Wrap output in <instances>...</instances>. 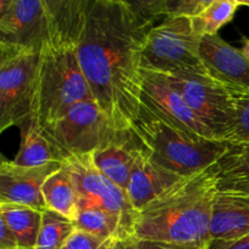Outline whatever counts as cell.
<instances>
[{
	"mask_svg": "<svg viewBox=\"0 0 249 249\" xmlns=\"http://www.w3.org/2000/svg\"><path fill=\"white\" fill-rule=\"evenodd\" d=\"M153 27L129 1L88 0L80 67L92 99L118 130L130 129L140 112L143 49Z\"/></svg>",
	"mask_w": 249,
	"mask_h": 249,
	"instance_id": "6da1fadb",
	"label": "cell"
},
{
	"mask_svg": "<svg viewBox=\"0 0 249 249\" xmlns=\"http://www.w3.org/2000/svg\"><path fill=\"white\" fill-rule=\"evenodd\" d=\"M201 36L189 17H165L148 33L142 55V70L162 74L207 73L199 56Z\"/></svg>",
	"mask_w": 249,
	"mask_h": 249,
	"instance_id": "8992f818",
	"label": "cell"
},
{
	"mask_svg": "<svg viewBox=\"0 0 249 249\" xmlns=\"http://www.w3.org/2000/svg\"><path fill=\"white\" fill-rule=\"evenodd\" d=\"M236 107L235 133L229 143H242L249 141V90L231 91Z\"/></svg>",
	"mask_w": 249,
	"mask_h": 249,
	"instance_id": "cb8c5ba5",
	"label": "cell"
},
{
	"mask_svg": "<svg viewBox=\"0 0 249 249\" xmlns=\"http://www.w3.org/2000/svg\"><path fill=\"white\" fill-rule=\"evenodd\" d=\"M74 224L78 230L104 240L119 241L134 236L133 231L118 214L97 207L82 209Z\"/></svg>",
	"mask_w": 249,
	"mask_h": 249,
	"instance_id": "ffe728a7",
	"label": "cell"
},
{
	"mask_svg": "<svg viewBox=\"0 0 249 249\" xmlns=\"http://www.w3.org/2000/svg\"><path fill=\"white\" fill-rule=\"evenodd\" d=\"M240 1V5H245V6L249 7V0H238Z\"/></svg>",
	"mask_w": 249,
	"mask_h": 249,
	"instance_id": "4dcf8cb0",
	"label": "cell"
},
{
	"mask_svg": "<svg viewBox=\"0 0 249 249\" xmlns=\"http://www.w3.org/2000/svg\"><path fill=\"white\" fill-rule=\"evenodd\" d=\"M79 196L80 211L89 207L118 214L135 236L138 212L131 206L128 192L105 177L92 160V155L71 157L63 163Z\"/></svg>",
	"mask_w": 249,
	"mask_h": 249,
	"instance_id": "9c48e42d",
	"label": "cell"
},
{
	"mask_svg": "<svg viewBox=\"0 0 249 249\" xmlns=\"http://www.w3.org/2000/svg\"><path fill=\"white\" fill-rule=\"evenodd\" d=\"M41 130L62 163L71 157L92 155L108 145L119 133L94 100L74 105L55 123Z\"/></svg>",
	"mask_w": 249,
	"mask_h": 249,
	"instance_id": "52a82bcc",
	"label": "cell"
},
{
	"mask_svg": "<svg viewBox=\"0 0 249 249\" xmlns=\"http://www.w3.org/2000/svg\"><path fill=\"white\" fill-rule=\"evenodd\" d=\"M116 242L117 241L114 240L96 237L77 229L61 249H113Z\"/></svg>",
	"mask_w": 249,
	"mask_h": 249,
	"instance_id": "484cf974",
	"label": "cell"
},
{
	"mask_svg": "<svg viewBox=\"0 0 249 249\" xmlns=\"http://www.w3.org/2000/svg\"><path fill=\"white\" fill-rule=\"evenodd\" d=\"M209 0H164L165 17H189L198 15Z\"/></svg>",
	"mask_w": 249,
	"mask_h": 249,
	"instance_id": "d4e9b609",
	"label": "cell"
},
{
	"mask_svg": "<svg viewBox=\"0 0 249 249\" xmlns=\"http://www.w3.org/2000/svg\"><path fill=\"white\" fill-rule=\"evenodd\" d=\"M62 167V163L23 167L2 157L0 164V204H17L43 212L46 209L43 196L44 182Z\"/></svg>",
	"mask_w": 249,
	"mask_h": 249,
	"instance_id": "7c38bea8",
	"label": "cell"
},
{
	"mask_svg": "<svg viewBox=\"0 0 249 249\" xmlns=\"http://www.w3.org/2000/svg\"><path fill=\"white\" fill-rule=\"evenodd\" d=\"M145 148L133 129L119 130L108 145L92 153V160L105 177L126 191L134 165Z\"/></svg>",
	"mask_w": 249,
	"mask_h": 249,
	"instance_id": "5bb4252c",
	"label": "cell"
},
{
	"mask_svg": "<svg viewBox=\"0 0 249 249\" xmlns=\"http://www.w3.org/2000/svg\"><path fill=\"white\" fill-rule=\"evenodd\" d=\"M46 29V0H0V45L40 50Z\"/></svg>",
	"mask_w": 249,
	"mask_h": 249,
	"instance_id": "8fae6325",
	"label": "cell"
},
{
	"mask_svg": "<svg viewBox=\"0 0 249 249\" xmlns=\"http://www.w3.org/2000/svg\"><path fill=\"white\" fill-rule=\"evenodd\" d=\"M249 233V195L219 191L213 202L211 240H235Z\"/></svg>",
	"mask_w": 249,
	"mask_h": 249,
	"instance_id": "2e32d148",
	"label": "cell"
},
{
	"mask_svg": "<svg viewBox=\"0 0 249 249\" xmlns=\"http://www.w3.org/2000/svg\"><path fill=\"white\" fill-rule=\"evenodd\" d=\"M203 249H207V246H206V247H204V248H203Z\"/></svg>",
	"mask_w": 249,
	"mask_h": 249,
	"instance_id": "1f68e13d",
	"label": "cell"
},
{
	"mask_svg": "<svg viewBox=\"0 0 249 249\" xmlns=\"http://www.w3.org/2000/svg\"><path fill=\"white\" fill-rule=\"evenodd\" d=\"M218 194L216 165L184 178L138 212L135 237L202 249L211 241L213 202Z\"/></svg>",
	"mask_w": 249,
	"mask_h": 249,
	"instance_id": "3957f363",
	"label": "cell"
},
{
	"mask_svg": "<svg viewBox=\"0 0 249 249\" xmlns=\"http://www.w3.org/2000/svg\"><path fill=\"white\" fill-rule=\"evenodd\" d=\"M113 249H197V248L181 247V246L169 245V243L157 242V241L142 240V238H138L135 237V236H133V237H128V238H124V240L117 241V242L114 243Z\"/></svg>",
	"mask_w": 249,
	"mask_h": 249,
	"instance_id": "4316f807",
	"label": "cell"
},
{
	"mask_svg": "<svg viewBox=\"0 0 249 249\" xmlns=\"http://www.w3.org/2000/svg\"><path fill=\"white\" fill-rule=\"evenodd\" d=\"M199 56L207 73L230 91L249 90V60L242 50L216 36H201Z\"/></svg>",
	"mask_w": 249,
	"mask_h": 249,
	"instance_id": "4fadbf2b",
	"label": "cell"
},
{
	"mask_svg": "<svg viewBox=\"0 0 249 249\" xmlns=\"http://www.w3.org/2000/svg\"><path fill=\"white\" fill-rule=\"evenodd\" d=\"M238 6H241L238 0H209L198 15L190 18L195 34L216 36L219 29L233 18Z\"/></svg>",
	"mask_w": 249,
	"mask_h": 249,
	"instance_id": "7402d4cb",
	"label": "cell"
},
{
	"mask_svg": "<svg viewBox=\"0 0 249 249\" xmlns=\"http://www.w3.org/2000/svg\"><path fill=\"white\" fill-rule=\"evenodd\" d=\"M75 230L74 221L51 209H44L36 249H61Z\"/></svg>",
	"mask_w": 249,
	"mask_h": 249,
	"instance_id": "603a6c76",
	"label": "cell"
},
{
	"mask_svg": "<svg viewBox=\"0 0 249 249\" xmlns=\"http://www.w3.org/2000/svg\"><path fill=\"white\" fill-rule=\"evenodd\" d=\"M43 196L46 208L60 213L70 220L79 216V196L73 180L65 168L51 174L43 185Z\"/></svg>",
	"mask_w": 249,
	"mask_h": 249,
	"instance_id": "d6986e66",
	"label": "cell"
},
{
	"mask_svg": "<svg viewBox=\"0 0 249 249\" xmlns=\"http://www.w3.org/2000/svg\"><path fill=\"white\" fill-rule=\"evenodd\" d=\"M164 75L215 140L230 142L236 126V107L230 90L208 73L182 72Z\"/></svg>",
	"mask_w": 249,
	"mask_h": 249,
	"instance_id": "ba28073f",
	"label": "cell"
},
{
	"mask_svg": "<svg viewBox=\"0 0 249 249\" xmlns=\"http://www.w3.org/2000/svg\"><path fill=\"white\" fill-rule=\"evenodd\" d=\"M0 249H21L15 233L1 219H0Z\"/></svg>",
	"mask_w": 249,
	"mask_h": 249,
	"instance_id": "f1b7e54d",
	"label": "cell"
},
{
	"mask_svg": "<svg viewBox=\"0 0 249 249\" xmlns=\"http://www.w3.org/2000/svg\"><path fill=\"white\" fill-rule=\"evenodd\" d=\"M182 179V177L173 174L152 162L150 151L146 147L136 160L129 180L126 192L131 206L136 212H140Z\"/></svg>",
	"mask_w": 249,
	"mask_h": 249,
	"instance_id": "9a60e30c",
	"label": "cell"
},
{
	"mask_svg": "<svg viewBox=\"0 0 249 249\" xmlns=\"http://www.w3.org/2000/svg\"><path fill=\"white\" fill-rule=\"evenodd\" d=\"M39 51L0 45V131L36 116Z\"/></svg>",
	"mask_w": 249,
	"mask_h": 249,
	"instance_id": "5b68a950",
	"label": "cell"
},
{
	"mask_svg": "<svg viewBox=\"0 0 249 249\" xmlns=\"http://www.w3.org/2000/svg\"><path fill=\"white\" fill-rule=\"evenodd\" d=\"M46 2L48 29L39 51L36 116L41 129L55 123L74 105L94 100L78 56L88 0Z\"/></svg>",
	"mask_w": 249,
	"mask_h": 249,
	"instance_id": "7a4b0ae2",
	"label": "cell"
},
{
	"mask_svg": "<svg viewBox=\"0 0 249 249\" xmlns=\"http://www.w3.org/2000/svg\"><path fill=\"white\" fill-rule=\"evenodd\" d=\"M207 249H249V233L235 240H211Z\"/></svg>",
	"mask_w": 249,
	"mask_h": 249,
	"instance_id": "83f0119b",
	"label": "cell"
},
{
	"mask_svg": "<svg viewBox=\"0 0 249 249\" xmlns=\"http://www.w3.org/2000/svg\"><path fill=\"white\" fill-rule=\"evenodd\" d=\"M219 191L249 195V141L230 143L228 152L216 163Z\"/></svg>",
	"mask_w": 249,
	"mask_h": 249,
	"instance_id": "ac0fdd59",
	"label": "cell"
},
{
	"mask_svg": "<svg viewBox=\"0 0 249 249\" xmlns=\"http://www.w3.org/2000/svg\"><path fill=\"white\" fill-rule=\"evenodd\" d=\"M0 219L16 236L21 249H36L41 212L17 204H0Z\"/></svg>",
	"mask_w": 249,
	"mask_h": 249,
	"instance_id": "44dd1931",
	"label": "cell"
},
{
	"mask_svg": "<svg viewBox=\"0 0 249 249\" xmlns=\"http://www.w3.org/2000/svg\"><path fill=\"white\" fill-rule=\"evenodd\" d=\"M22 125V142L14 160L16 164L23 167H43L51 163H62L53 145L41 130L36 116L24 122Z\"/></svg>",
	"mask_w": 249,
	"mask_h": 249,
	"instance_id": "e0dca14e",
	"label": "cell"
},
{
	"mask_svg": "<svg viewBox=\"0 0 249 249\" xmlns=\"http://www.w3.org/2000/svg\"><path fill=\"white\" fill-rule=\"evenodd\" d=\"M141 105L173 128L190 135L215 140L212 131L199 121L181 94L162 73L143 71Z\"/></svg>",
	"mask_w": 249,
	"mask_h": 249,
	"instance_id": "30bf717a",
	"label": "cell"
},
{
	"mask_svg": "<svg viewBox=\"0 0 249 249\" xmlns=\"http://www.w3.org/2000/svg\"><path fill=\"white\" fill-rule=\"evenodd\" d=\"M242 53H245L246 57L249 60V39H245V43H243V48H242Z\"/></svg>",
	"mask_w": 249,
	"mask_h": 249,
	"instance_id": "f546056e",
	"label": "cell"
},
{
	"mask_svg": "<svg viewBox=\"0 0 249 249\" xmlns=\"http://www.w3.org/2000/svg\"><path fill=\"white\" fill-rule=\"evenodd\" d=\"M131 129L148 148L152 162L182 178L216 164L230 148L228 142L190 135L173 128L143 105Z\"/></svg>",
	"mask_w": 249,
	"mask_h": 249,
	"instance_id": "277c9868",
	"label": "cell"
}]
</instances>
